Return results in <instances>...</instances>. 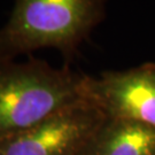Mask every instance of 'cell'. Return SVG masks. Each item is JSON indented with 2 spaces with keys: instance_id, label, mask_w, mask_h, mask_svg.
I'll return each mask as SVG.
<instances>
[{
  "instance_id": "obj_1",
  "label": "cell",
  "mask_w": 155,
  "mask_h": 155,
  "mask_svg": "<svg viewBox=\"0 0 155 155\" xmlns=\"http://www.w3.org/2000/svg\"><path fill=\"white\" fill-rule=\"evenodd\" d=\"M87 76L44 60H0V144L18 137L86 97Z\"/></svg>"
},
{
  "instance_id": "obj_2",
  "label": "cell",
  "mask_w": 155,
  "mask_h": 155,
  "mask_svg": "<svg viewBox=\"0 0 155 155\" xmlns=\"http://www.w3.org/2000/svg\"><path fill=\"white\" fill-rule=\"evenodd\" d=\"M106 0H15L0 29V60L44 47L70 56L105 15Z\"/></svg>"
},
{
  "instance_id": "obj_3",
  "label": "cell",
  "mask_w": 155,
  "mask_h": 155,
  "mask_svg": "<svg viewBox=\"0 0 155 155\" xmlns=\"http://www.w3.org/2000/svg\"><path fill=\"white\" fill-rule=\"evenodd\" d=\"M107 118L105 111L86 95L0 144V155H84Z\"/></svg>"
},
{
  "instance_id": "obj_4",
  "label": "cell",
  "mask_w": 155,
  "mask_h": 155,
  "mask_svg": "<svg viewBox=\"0 0 155 155\" xmlns=\"http://www.w3.org/2000/svg\"><path fill=\"white\" fill-rule=\"evenodd\" d=\"M86 95L109 118H127L155 127V63L124 71L87 76Z\"/></svg>"
},
{
  "instance_id": "obj_5",
  "label": "cell",
  "mask_w": 155,
  "mask_h": 155,
  "mask_svg": "<svg viewBox=\"0 0 155 155\" xmlns=\"http://www.w3.org/2000/svg\"><path fill=\"white\" fill-rule=\"evenodd\" d=\"M84 155H155V127L108 117Z\"/></svg>"
}]
</instances>
